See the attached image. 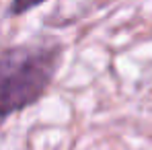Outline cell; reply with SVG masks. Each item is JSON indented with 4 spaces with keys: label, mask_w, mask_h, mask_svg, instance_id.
<instances>
[{
    "label": "cell",
    "mask_w": 152,
    "mask_h": 150,
    "mask_svg": "<svg viewBox=\"0 0 152 150\" xmlns=\"http://www.w3.org/2000/svg\"><path fill=\"white\" fill-rule=\"evenodd\" d=\"M60 41H27L0 51V124L50 91L64 60Z\"/></svg>",
    "instance_id": "obj_1"
},
{
    "label": "cell",
    "mask_w": 152,
    "mask_h": 150,
    "mask_svg": "<svg viewBox=\"0 0 152 150\" xmlns=\"http://www.w3.org/2000/svg\"><path fill=\"white\" fill-rule=\"evenodd\" d=\"M35 6H37L35 2H12V4L8 6L6 15H8V17H19V15H25L27 10H33Z\"/></svg>",
    "instance_id": "obj_2"
}]
</instances>
